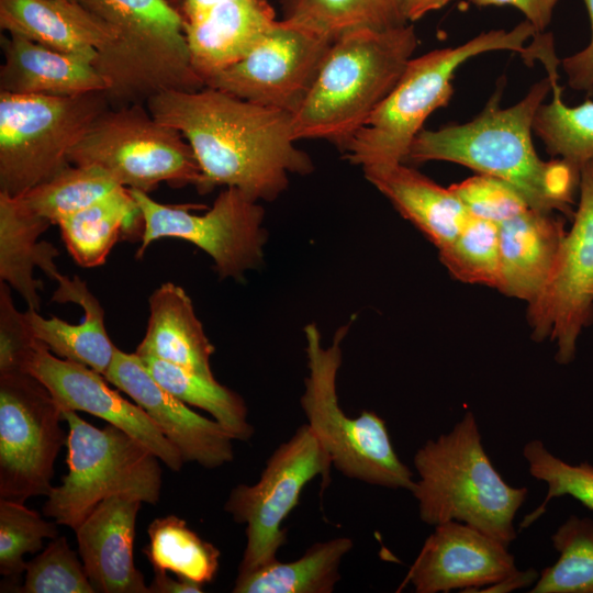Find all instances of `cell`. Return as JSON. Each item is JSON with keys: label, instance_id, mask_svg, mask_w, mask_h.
Masks as SVG:
<instances>
[{"label": "cell", "instance_id": "cell-25", "mask_svg": "<svg viewBox=\"0 0 593 593\" xmlns=\"http://www.w3.org/2000/svg\"><path fill=\"white\" fill-rule=\"evenodd\" d=\"M57 283L53 300L80 305L83 320L69 324L56 316L45 318L38 311L27 309L24 314L31 331L55 356L82 363L103 376L116 350L105 329L104 311L79 277L61 276Z\"/></svg>", "mask_w": 593, "mask_h": 593}, {"label": "cell", "instance_id": "cell-7", "mask_svg": "<svg viewBox=\"0 0 593 593\" xmlns=\"http://www.w3.org/2000/svg\"><path fill=\"white\" fill-rule=\"evenodd\" d=\"M350 323L336 331L327 347L322 344L314 323L305 326L309 376L304 380L301 407L333 466L344 475L412 492L413 473L396 455L384 419L369 411L349 417L340 409L336 379L342 365V343Z\"/></svg>", "mask_w": 593, "mask_h": 593}, {"label": "cell", "instance_id": "cell-19", "mask_svg": "<svg viewBox=\"0 0 593 593\" xmlns=\"http://www.w3.org/2000/svg\"><path fill=\"white\" fill-rule=\"evenodd\" d=\"M142 503L130 495L110 496L74 530L79 556L96 592L149 593L133 559L135 524Z\"/></svg>", "mask_w": 593, "mask_h": 593}, {"label": "cell", "instance_id": "cell-44", "mask_svg": "<svg viewBox=\"0 0 593 593\" xmlns=\"http://www.w3.org/2000/svg\"><path fill=\"white\" fill-rule=\"evenodd\" d=\"M149 593H200L203 584L177 577L174 579L165 571H154V577L148 585Z\"/></svg>", "mask_w": 593, "mask_h": 593}, {"label": "cell", "instance_id": "cell-21", "mask_svg": "<svg viewBox=\"0 0 593 593\" xmlns=\"http://www.w3.org/2000/svg\"><path fill=\"white\" fill-rule=\"evenodd\" d=\"M276 21L267 0H233L211 8L183 26L194 71L204 82L238 61Z\"/></svg>", "mask_w": 593, "mask_h": 593}, {"label": "cell", "instance_id": "cell-29", "mask_svg": "<svg viewBox=\"0 0 593 593\" xmlns=\"http://www.w3.org/2000/svg\"><path fill=\"white\" fill-rule=\"evenodd\" d=\"M63 242L76 264L93 268L105 262L122 238L143 234V217L130 190L120 187L58 224Z\"/></svg>", "mask_w": 593, "mask_h": 593}, {"label": "cell", "instance_id": "cell-23", "mask_svg": "<svg viewBox=\"0 0 593 593\" xmlns=\"http://www.w3.org/2000/svg\"><path fill=\"white\" fill-rule=\"evenodd\" d=\"M366 179L439 250L450 244L471 214L449 188L403 163L362 168Z\"/></svg>", "mask_w": 593, "mask_h": 593}, {"label": "cell", "instance_id": "cell-46", "mask_svg": "<svg viewBox=\"0 0 593 593\" xmlns=\"http://www.w3.org/2000/svg\"><path fill=\"white\" fill-rule=\"evenodd\" d=\"M539 574L529 569L527 571L516 570L508 577L504 578L502 581L486 586V589H481L479 592H511L516 589L527 588L537 581Z\"/></svg>", "mask_w": 593, "mask_h": 593}, {"label": "cell", "instance_id": "cell-32", "mask_svg": "<svg viewBox=\"0 0 593 593\" xmlns=\"http://www.w3.org/2000/svg\"><path fill=\"white\" fill-rule=\"evenodd\" d=\"M153 378L186 404L210 413L236 440H248L254 427L247 419V406L235 391L175 363L155 357H139Z\"/></svg>", "mask_w": 593, "mask_h": 593}, {"label": "cell", "instance_id": "cell-4", "mask_svg": "<svg viewBox=\"0 0 593 593\" xmlns=\"http://www.w3.org/2000/svg\"><path fill=\"white\" fill-rule=\"evenodd\" d=\"M414 467L419 479L411 493L424 523L461 522L506 546L516 538L513 522L527 489L510 485L496 471L472 412L418 448Z\"/></svg>", "mask_w": 593, "mask_h": 593}, {"label": "cell", "instance_id": "cell-9", "mask_svg": "<svg viewBox=\"0 0 593 593\" xmlns=\"http://www.w3.org/2000/svg\"><path fill=\"white\" fill-rule=\"evenodd\" d=\"M109 108L104 91L75 97L0 91V192L16 197L54 177Z\"/></svg>", "mask_w": 593, "mask_h": 593}, {"label": "cell", "instance_id": "cell-1", "mask_svg": "<svg viewBox=\"0 0 593 593\" xmlns=\"http://www.w3.org/2000/svg\"><path fill=\"white\" fill-rule=\"evenodd\" d=\"M152 115L179 131L201 171L199 193L236 188L248 199L272 201L288 187L289 175H307L313 163L295 146L292 114L204 87L152 97Z\"/></svg>", "mask_w": 593, "mask_h": 593}, {"label": "cell", "instance_id": "cell-33", "mask_svg": "<svg viewBox=\"0 0 593 593\" xmlns=\"http://www.w3.org/2000/svg\"><path fill=\"white\" fill-rule=\"evenodd\" d=\"M143 550L154 571L172 572L201 584L213 581L219 570V549L203 540L175 515L155 518L147 528Z\"/></svg>", "mask_w": 593, "mask_h": 593}, {"label": "cell", "instance_id": "cell-13", "mask_svg": "<svg viewBox=\"0 0 593 593\" xmlns=\"http://www.w3.org/2000/svg\"><path fill=\"white\" fill-rule=\"evenodd\" d=\"M61 409L29 372L0 373V496L22 502L48 495L54 463L68 434Z\"/></svg>", "mask_w": 593, "mask_h": 593}, {"label": "cell", "instance_id": "cell-24", "mask_svg": "<svg viewBox=\"0 0 593 593\" xmlns=\"http://www.w3.org/2000/svg\"><path fill=\"white\" fill-rule=\"evenodd\" d=\"M148 303L146 332L135 354L155 357L213 379L210 358L214 346L183 288L165 282L154 290Z\"/></svg>", "mask_w": 593, "mask_h": 593}, {"label": "cell", "instance_id": "cell-18", "mask_svg": "<svg viewBox=\"0 0 593 593\" xmlns=\"http://www.w3.org/2000/svg\"><path fill=\"white\" fill-rule=\"evenodd\" d=\"M508 546L468 524L435 525L402 586L417 593L474 592L502 581L517 569Z\"/></svg>", "mask_w": 593, "mask_h": 593}, {"label": "cell", "instance_id": "cell-3", "mask_svg": "<svg viewBox=\"0 0 593 593\" xmlns=\"http://www.w3.org/2000/svg\"><path fill=\"white\" fill-rule=\"evenodd\" d=\"M416 46L412 24L357 29L336 38L292 115L295 139L322 138L343 149L394 88Z\"/></svg>", "mask_w": 593, "mask_h": 593}, {"label": "cell", "instance_id": "cell-38", "mask_svg": "<svg viewBox=\"0 0 593 593\" xmlns=\"http://www.w3.org/2000/svg\"><path fill=\"white\" fill-rule=\"evenodd\" d=\"M57 523L45 521L24 503L0 500V573L16 579L25 572L23 557L43 548V540L58 537Z\"/></svg>", "mask_w": 593, "mask_h": 593}, {"label": "cell", "instance_id": "cell-2", "mask_svg": "<svg viewBox=\"0 0 593 593\" xmlns=\"http://www.w3.org/2000/svg\"><path fill=\"white\" fill-rule=\"evenodd\" d=\"M549 92L551 83L547 77L534 83L519 102L503 109L500 88L470 122L436 131L422 130L406 160L463 165L510 183L533 210L548 213L557 210L573 216L582 167L562 158L541 160L532 141L535 113Z\"/></svg>", "mask_w": 593, "mask_h": 593}, {"label": "cell", "instance_id": "cell-45", "mask_svg": "<svg viewBox=\"0 0 593 593\" xmlns=\"http://www.w3.org/2000/svg\"><path fill=\"white\" fill-rule=\"evenodd\" d=\"M186 24L191 23L211 8L233 0H167Z\"/></svg>", "mask_w": 593, "mask_h": 593}, {"label": "cell", "instance_id": "cell-11", "mask_svg": "<svg viewBox=\"0 0 593 593\" xmlns=\"http://www.w3.org/2000/svg\"><path fill=\"white\" fill-rule=\"evenodd\" d=\"M332 460L315 433L305 424L267 460L256 484L236 485L224 510L246 524L247 542L238 574L277 560L287 541L283 521L298 505L303 488L315 477L329 480Z\"/></svg>", "mask_w": 593, "mask_h": 593}, {"label": "cell", "instance_id": "cell-37", "mask_svg": "<svg viewBox=\"0 0 593 593\" xmlns=\"http://www.w3.org/2000/svg\"><path fill=\"white\" fill-rule=\"evenodd\" d=\"M529 473L547 484V495L539 507L524 518L525 528L539 518L555 497L571 496L593 512V465H571L552 455L541 440L533 439L523 449Z\"/></svg>", "mask_w": 593, "mask_h": 593}, {"label": "cell", "instance_id": "cell-27", "mask_svg": "<svg viewBox=\"0 0 593 593\" xmlns=\"http://www.w3.org/2000/svg\"><path fill=\"white\" fill-rule=\"evenodd\" d=\"M51 225L27 210L19 198L0 192V281L36 311L41 309L42 283L34 278V268L40 267L55 281L63 276L54 262L59 254L57 248L40 240Z\"/></svg>", "mask_w": 593, "mask_h": 593}, {"label": "cell", "instance_id": "cell-41", "mask_svg": "<svg viewBox=\"0 0 593 593\" xmlns=\"http://www.w3.org/2000/svg\"><path fill=\"white\" fill-rule=\"evenodd\" d=\"M37 343L24 312L14 306L10 286L0 281V373L25 372Z\"/></svg>", "mask_w": 593, "mask_h": 593}, {"label": "cell", "instance_id": "cell-39", "mask_svg": "<svg viewBox=\"0 0 593 593\" xmlns=\"http://www.w3.org/2000/svg\"><path fill=\"white\" fill-rule=\"evenodd\" d=\"M23 593H94L83 563L65 536H58L29 561Z\"/></svg>", "mask_w": 593, "mask_h": 593}, {"label": "cell", "instance_id": "cell-43", "mask_svg": "<svg viewBox=\"0 0 593 593\" xmlns=\"http://www.w3.org/2000/svg\"><path fill=\"white\" fill-rule=\"evenodd\" d=\"M478 7L511 5L518 9L534 26L536 33H542L550 24L553 10L559 0H469Z\"/></svg>", "mask_w": 593, "mask_h": 593}, {"label": "cell", "instance_id": "cell-10", "mask_svg": "<svg viewBox=\"0 0 593 593\" xmlns=\"http://www.w3.org/2000/svg\"><path fill=\"white\" fill-rule=\"evenodd\" d=\"M72 165L97 166L120 186L149 193L159 183L197 186L201 171L188 141L146 104L109 108L70 149Z\"/></svg>", "mask_w": 593, "mask_h": 593}, {"label": "cell", "instance_id": "cell-26", "mask_svg": "<svg viewBox=\"0 0 593 593\" xmlns=\"http://www.w3.org/2000/svg\"><path fill=\"white\" fill-rule=\"evenodd\" d=\"M0 27L61 52L102 51L115 31L69 0H0Z\"/></svg>", "mask_w": 593, "mask_h": 593}, {"label": "cell", "instance_id": "cell-15", "mask_svg": "<svg viewBox=\"0 0 593 593\" xmlns=\"http://www.w3.org/2000/svg\"><path fill=\"white\" fill-rule=\"evenodd\" d=\"M579 204L561 242L550 277L528 304V322L537 342H556V359L573 360L577 342L593 314V161L581 168Z\"/></svg>", "mask_w": 593, "mask_h": 593}, {"label": "cell", "instance_id": "cell-28", "mask_svg": "<svg viewBox=\"0 0 593 593\" xmlns=\"http://www.w3.org/2000/svg\"><path fill=\"white\" fill-rule=\"evenodd\" d=\"M521 56L529 65L540 61L551 83L552 99L538 107L533 122V131L547 152L579 167L593 161V101L586 99L580 105L569 107L562 100L558 83L560 60L552 34L535 33Z\"/></svg>", "mask_w": 593, "mask_h": 593}, {"label": "cell", "instance_id": "cell-40", "mask_svg": "<svg viewBox=\"0 0 593 593\" xmlns=\"http://www.w3.org/2000/svg\"><path fill=\"white\" fill-rule=\"evenodd\" d=\"M450 189L472 216L497 225L529 209L513 186L493 176L480 174Z\"/></svg>", "mask_w": 593, "mask_h": 593}, {"label": "cell", "instance_id": "cell-42", "mask_svg": "<svg viewBox=\"0 0 593 593\" xmlns=\"http://www.w3.org/2000/svg\"><path fill=\"white\" fill-rule=\"evenodd\" d=\"M591 24L589 44L575 54L560 60L567 76V83L577 91L593 96V0H583Z\"/></svg>", "mask_w": 593, "mask_h": 593}, {"label": "cell", "instance_id": "cell-6", "mask_svg": "<svg viewBox=\"0 0 593 593\" xmlns=\"http://www.w3.org/2000/svg\"><path fill=\"white\" fill-rule=\"evenodd\" d=\"M535 33L525 20L510 31L480 33L461 45L411 58L391 92L343 147L345 158L362 168L406 161L424 122L435 110L448 104L456 70L486 52L523 54Z\"/></svg>", "mask_w": 593, "mask_h": 593}, {"label": "cell", "instance_id": "cell-35", "mask_svg": "<svg viewBox=\"0 0 593 593\" xmlns=\"http://www.w3.org/2000/svg\"><path fill=\"white\" fill-rule=\"evenodd\" d=\"M559 558L541 571L532 593H593V521L570 516L551 536Z\"/></svg>", "mask_w": 593, "mask_h": 593}, {"label": "cell", "instance_id": "cell-12", "mask_svg": "<svg viewBox=\"0 0 593 593\" xmlns=\"http://www.w3.org/2000/svg\"><path fill=\"white\" fill-rule=\"evenodd\" d=\"M143 217V234L136 257L159 238L187 240L206 253L220 279H244L264 258L267 233L265 211L236 188L222 190L204 214H193L197 205L161 204L148 193L128 189Z\"/></svg>", "mask_w": 593, "mask_h": 593}, {"label": "cell", "instance_id": "cell-20", "mask_svg": "<svg viewBox=\"0 0 593 593\" xmlns=\"http://www.w3.org/2000/svg\"><path fill=\"white\" fill-rule=\"evenodd\" d=\"M0 42V91L75 97L108 88L94 66L97 49L61 52L16 34L1 35Z\"/></svg>", "mask_w": 593, "mask_h": 593}, {"label": "cell", "instance_id": "cell-31", "mask_svg": "<svg viewBox=\"0 0 593 593\" xmlns=\"http://www.w3.org/2000/svg\"><path fill=\"white\" fill-rule=\"evenodd\" d=\"M282 20L331 41L357 29L389 30L409 24L402 0H281Z\"/></svg>", "mask_w": 593, "mask_h": 593}, {"label": "cell", "instance_id": "cell-14", "mask_svg": "<svg viewBox=\"0 0 593 593\" xmlns=\"http://www.w3.org/2000/svg\"><path fill=\"white\" fill-rule=\"evenodd\" d=\"M332 43L305 26L277 20L246 56L209 77L204 86L293 115L313 87Z\"/></svg>", "mask_w": 593, "mask_h": 593}, {"label": "cell", "instance_id": "cell-30", "mask_svg": "<svg viewBox=\"0 0 593 593\" xmlns=\"http://www.w3.org/2000/svg\"><path fill=\"white\" fill-rule=\"evenodd\" d=\"M353 548L351 539L336 537L312 545L291 562L278 559L238 574L234 593H331L339 581V566Z\"/></svg>", "mask_w": 593, "mask_h": 593}, {"label": "cell", "instance_id": "cell-8", "mask_svg": "<svg viewBox=\"0 0 593 593\" xmlns=\"http://www.w3.org/2000/svg\"><path fill=\"white\" fill-rule=\"evenodd\" d=\"M61 414L68 425V472L47 495L45 516L76 530L110 496L158 502L161 468L150 449L114 425L97 428L76 411L65 410Z\"/></svg>", "mask_w": 593, "mask_h": 593}, {"label": "cell", "instance_id": "cell-36", "mask_svg": "<svg viewBox=\"0 0 593 593\" xmlns=\"http://www.w3.org/2000/svg\"><path fill=\"white\" fill-rule=\"evenodd\" d=\"M456 279L497 288L500 280L499 225L470 216L454 240L438 250Z\"/></svg>", "mask_w": 593, "mask_h": 593}, {"label": "cell", "instance_id": "cell-5", "mask_svg": "<svg viewBox=\"0 0 593 593\" xmlns=\"http://www.w3.org/2000/svg\"><path fill=\"white\" fill-rule=\"evenodd\" d=\"M69 1L116 33L94 60L111 108L146 104L164 91L205 87L191 65L183 22L167 0Z\"/></svg>", "mask_w": 593, "mask_h": 593}, {"label": "cell", "instance_id": "cell-22", "mask_svg": "<svg viewBox=\"0 0 593 593\" xmlns=\"http://www.w3.org/2000/svg\"><path fill=\"white\" fill-rule=\"evenodd\" d=\"M564 234L552 213L530 208L500 224L496 289L532 303L550 277Z\"/></svg>", "mask_w": 593, "mask_h": 593}, {"label": "cell", "instance_id": "cell-17", "mask_svg": "<svg viewBox=\"0 0 593 593\" xmlns=\"http://www.w3.org/2000/svg\"><path fill=\"white\" fill-rule=\"evenodd\" d=\"M103 377L148 414L184 462L214 469L234 459L233 438L226 429L164 389L135 353L116 348Z\"/></svg>", "mask_w": 593, "mask_h": 593}, {"label": "cell", "instance_id": "cell-34", "mask_svg": "<svg viewBox=\"0 0 593 593\" xmlns=\"http://www.w3.org/2000/svg\"><path fill=\"white\" fill-rule=\"evenodd\" d=\"M120 187L97 166L69 164L47 181L16 198L27 210L53 225Z\"/></svg>", "mask_w": 593, "mask_h": 593}, {"label": "cell", "instance_id": "cell-47", "mask_svg": "<svg viewBox=\"0 0 593 593\" xmlns=\"http://www.w3.org/2000/svg\"><path fill=\"white\" fill-rule=\"evenodd\" d=\"M452 0H402L404 16L407 22H415L429 12L441 9Z\"/></svg>", "mask_w": 593, "mask_h": 593}, {"label": "cell", "instance_id": "cell-16", "mask_svg": "<svg viewBox=\"0 0 593 593\" xmlns=\"http://www.w3.org/2000/svg\"><path fill=\"white\" fill-rule=\"evenodd\" d=\"M25 372L38 379L61 411H81L124 430L150 449L169 469L181 470L184 460L148 414L110 388L93 369L55 356L41 342L32 351Z\"/></svg>", "mask_w": 593, "mask_h": 593}]
</instances>
